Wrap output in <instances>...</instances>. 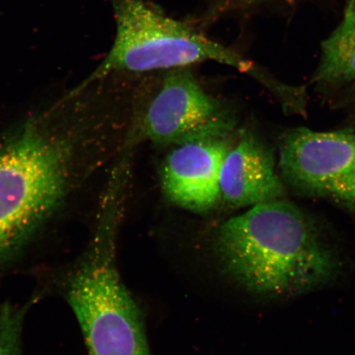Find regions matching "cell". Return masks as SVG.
I'll return each instance as SVG.
<instances>
[{
    "mask_svg": "<svg viewBox=\"0 0 355 355\" xmlns=\"http://www.w3.org/2000/svg\"><path fill=\"white\" fill-rule=\"evenodd\" d=\"M212 243L225 275L252 294L272 298L313 290L329 282L338 265L314 220L284 198L225 221Z\"/></svg>",
    "mask_w": 355,
    "mask_h": 355,
    "instance_id": "cell-1",
    "label": "cell"
},
{
    "mask_svg": "<svg viewBox=\"0 0 355 355\" xmlns=\"http://www.w3.org/2000/svg\"><path fill=\"white\" fill-rule=\"evenodd\" d=\"M119 211L114 202L104 208L86 250L67 274L64 296L89 355H153L144 315L118 270Z\"/></svg>",
    "mask_w": 355,
    "mask_h": 355,
    "instance_id": "cell-2",
    "label": "cell"
},
{
    "mask_svg": "<svg viewBox=\"0 0 355 355\" xmlns=\"http://www.w3.org/2000/svg\"><path fill=\"white\" fill-rule=\"evenodd\" d=\"M68 164L64 146L33 128L0 148V268L59 207Z\"/></svg>",
    "mask_w": 355,
    "mask_h": 355,
    "instance_id": "cell-3",
    "label": "cell"
},
{
    "mask_svg": "<svg viewBox=\"0 0 355 355\" xmlns=\"http://www.w3.org/2000/svg\"><path fill=\"white\" fill-rule=\"evenodd\" d=\"M116 35L107 56L91 80L111 73L170 71L216 62L241 72L254 66L238 53L204 34L194 22L173 19L146 0H110Z\"/></svg>",
    "mask_w": 355,
    "mask_h": 355,
    "instance_id": "cell-4",
    "label": "cell"
},
{
    "mask_svg": "<svg viewBox=\"0 0 355 355\" xmlns=\"http://www.w3.org/2000/svg\"><path fill=\"white\" fill-rule=\"evenodd\" d=\"M229 106L204 90L189 68L168 71L146 108L141 130L158 144H177L225 137L233 130Z\"/></svg>",
    "mask_w": 355,
    "mask_h": 355,
    "instance_id": "cell-5",
    "label": "cell"
},
{
    "mask_svg": "<svg viewBox=\"0 0 355 355\" xmlns=\"http://www.w3.org/2000/svg\"><path fill=\"white\" fill-rule=\"evenodd\" d=\"M278 164L282 181L291 188L327 196L355 168V132L293 128L279 144Z\"/></svg>",
    "mask_w": 355,
    "mask_h": 355,
    "instance_id": "cell-6",
    "label": "cell"
},
{
    "mask_svg": "<svg viewBox=\"0 0 355 355\" xmlns=\"http://www.w3.org/2000/svg\"><path fill=\"white\" fill-rule=\"evenodd\" d=\"M225 137L191 141L168 155L162 170L166 198L191 211L204 212L221 198L222 163L232 145Z\"/></svg>",
    "mask_w": 355,
    "mask_h": 355,
    "instance_id": "cell-7",
    "label": "cell"
},
{
    "mask_svg": "<svg viewBox=\"0 0 355 355\" xmlns=\"http://www.w3.org/2000/svg\"><path fill=\"white\" fill-rule=\"evenodd\" d=\"M220 189L221 198L234 207H251L286 195L272 153L251 135H243L226 153Z\"/></svg>",
    "mask_w": 355,
    "mask_h": 355,
    "instance_id": "cell-8",
    "label": "cell"
},
{
    "mask_svg": "<svg viewBox=\"0 0 355 355\" xmlns=\"http://www.w3.org/2000/svg\"><path fill=\"white\" fill-rule=\"evenodd\" d=\"M314 79L325 86L355 82V0H349L343 21L322 43Z\"/></svg>",
    "mask_w": 355,
    "mask_h": 355,
    "instance_id": "cell-9",
    "label": "cell"
},
{
    "mask_svg": "<svg viewBox=\"0 0 355 355\" xmlns=\"http://www.w3.org/2000/svg\"><path fill=\"white\" fill-rule=\"evenodd\" d=\"M28 305L6 303L0 308V355H22V327Z\"/></svg>",
    "mask_w": 355,
    "mask_h": 355,
    "instance_id": "cell-10",
    "label": "cell"
},
{
    "mask_svg": "<svg viewBox=\"0 0 355 355\" xmlns=\"http://www.w3.org/2000/svg\"><path fill=\"white\" fill-rule=\"evenodd\" d=\"M327 197L355 210V168L332 186Z\"/></svg>",
    "mask_w": 355,
    "mask_h": 355,
    "instance_id": "cell-11",
    "label": "cell"
}]
</instances>
